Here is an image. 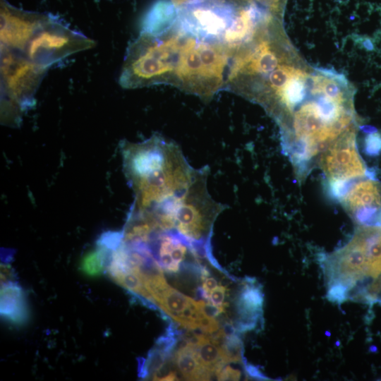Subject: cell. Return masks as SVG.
<instances>
[{"label":"cell","instance_id":"obj_18","mask_svg":"<svg viewBox=\"0 0 381 381\" xmlns=\"http://www.w3.org/2000/svg\"><path fill=\"white\" fill-rule=\"evenodd\" d=\"M365 150L370 156H377L381 152V133L377 131L370 132L365 141Z\"/></svg>","mask_w":381,"mask_h":381},{"label":"cell","instance_id":"obj_1","mask_svg":"<svg viewBox=\"0 0 381 381\" xmlns=\"http://www.w3.org/2000/svg\"><path fill=\"white\" fill-rule=\"evenodd\" d=\"M190 34L177 23L167 32H140L127 48L120 85L135 89L156 85L179 88L186 73Z\"/></svg>","mask_w":381,"mask_h":381},{"label":"cell","instance_id":"obj_4","mask_svg":"<svg viewBox=\"0 0 381 381\" xmlns=\"http://www.w3.org/2000/svg\"><path fill=\"white\" fill-rule=\"evenodd\" d=\"M318 166L329 193L337 200L353 181L373 175L358 153L354 131L336 141L321 156Z\"/></svg>","mask_w":381,"mask_h":381},{"label":"cell","instance_id":"obj_22","mask_svg":"<svg viewBox=\"0 0 381 381\" xmlns=\"http://www.w3.org/2000/svg\"><path fill=\"white\" fill-rule=\"evenodd\" d=\"M9 282H15L14 271L8 263L3 262L1 265V282L4 284Z\"/></svg>","mask_w":381,"mask_h":381},{"label":"cell","instance_id":"obj_23","mask_svg":"<svg viewBox=\"0 0 381 381\" xmlns=\"http://www.w3.org/2000/svg\"><path fill=\"white\" fill-rule=\"evenodd\" d=\"M206 0H171L175 7L179 9L185 6L201 3Z\"/></svg>","mask_w":381,"mask_h":381},{"label":"cell","instance_id":"obj_17","mask_svg":"<svg viewBox=\"0 0 381 381\" xmlns=\"http://www.w3.org/2000/svg\"><path fill=\"white\" fill-rule=\"evenodd\" d=\"M322 93L327 97L343 104L344 99L343 92L339 87L337 82L334 79L322 76L321 81Z\"/></svg>","mask_w":381,"mask_h":381},{"label":"cell","instance_id":"obj_13","mask_svg":"<svg viewBox=\"0 0 381 381\" xmlns=\"http://www.w3.org/2000/svg\"><path fill=\"white\" fill-rule=\"evenodd\" d=\"M303 80L299 78H291L276 94L290 112L305 98L306 89Z\"/></svg>","mask_w":381,"mask_h":381},{"label":"cell","instance_id":"obj_9","mask_svg":"<svg viewBox=\"0 0 381 381\" xmlns=\"http://www.w3.org/2000/svg\"><path fill=\"white\" fill-rule=\"evenodd\" d=\"M177 20L178 9L171 0H156L144 13L140 32L158 35L171 29Z\"/></svg>","mask_w":381,"mask_h":381},{"label":"cell","instance_id":"obj_21","mask_svg":"<svg viewBox=\"0 0 381 381\" xmlns=\"http://www.w3.org/2000/svg\"><path fill=\"white\" fill-rule=\"evenodd\" d=\"M241 371L231 366H226L217 376L219 380H238L241 378Z\"/></svg>","mask_w":381,"mask_h":381},{"label":"cell","instance_id":"obj_2","mask_svg":"<svg viewBox=\"0 0 381 381\" xmlns=\"http://www.w3.org/2000/svg\"><path fill=\"white\" fill-rule=\"evenodd\" d=\"M23 53L1 47V121L18 123L20 113L32 104L47 72Z\"/></svg>","mask_w":381,"mask_h":381},{"label":"cell","instance_id":"obj_11","mask_svg":"<svg viewBox=\"0 0 381 381\" xmlns=\"http://www.w3.org/2000/svg\"><path fill=\"white\" fill-rule=\"evenodd\" d=\"M196 355L200 364L217 377L227 363L220 345L209 339L195 346Z\"/></svg>","mask_w":381,"mask_h":381},{"label":"cell","instance_id":"obj_6","mask_svg":"<svg viewBox=\"0 0 381 381\" xmlns=\"http://www.w3.org/2000/svg\"><path fill=\"white\" fill-rule=\"evenodd\" d=\"M0 8L1 47L22 53L35 34L52 16V14L18 8L6 0H1Z\"/></svg>","mask_w":381,"mask_h":381},{"label":"cell","instance_id":"obj_24","mask_svg":"<svg viewBox=\"0 0 381 381\" xmlns=\"http://www.w3.org/2000/svg\"><path fill=\"white\" fill-rule=\"evenodd\" d=\"M244 365L247 373L249 374L251 377L255 378H265V377L258 370V368L250 364H248L244 361Z\"/></svg>","mask_w":381,"mask_h":381},{"label":"cell","instance_id":"obj_15","mask_svg":"<svg viewBox=\"0 0 381 381\" xmlns=\"http://www.w3.org/2000/svg\"><path fill=\"white\" fill-rule=\"evenodd\" d=\"M80 269L88 277H99L103 274L105 267L102 255L97 248L83 257Z\"/></svg>","mask_w":381,"mask_h":381},{"label":"cell","instance_id":"obj_7","mask_svg":"<svg viewBox=\"0 0 381 381\" xmlns=\"http://www.w3.org/2000/svg\"><path fill=\"white\" fill-rule=\"evenodd\" d=\"M337 200L356 223L375 226L381 215V183L373 175L356 180Z\"/></svg>","mask_w":381,"mask_h":381},{"label":"cell","instance_id":"obj_8","mask_svg":"<svg viewBox=\"0 0 381 381\" xmlns=\"http://www.w3.org/2000/svg\"><path fill=\"white\" fill-rule=\"evenodd\" d=\"M1 316L17 325L25 324L29 318L25 294L16 282L1 285Z\"/></svg>","mask_w":381,"mask_h":381},{"label":"cell","instance_id":"obj_12","mask_svg":"<svg viewBox=\"0 0 381 381\" xmlns=\"http://www.w3.org/2000/svg\"><path fill=\"white\" fill-rule=\"evenodd\" d=\"M193 301V298L169 286L155 298V304L176 321Z\"/></svg>","mask_w":381,"mask_h":381},{"label":"cell","instance_id":"obj_10","mask_svg":"<svg viewBox=\"0 0 381 381\" xmlns=\"http://www.w3.org/2000/svg\"><path fill=\"white\" fill-rule=\"evenodd\" d=\"M174 362L181 374L190 380H210L214 375L199 362L195 346L184 339L174 356Z\"/></svg>","mask_w":381,"mask_h":381},{"label":"cell","instance_id":"obj_20","mask_svg":"<svg viewBox=\"0 0 381 381\" xmlns=\"http://www.w3.org/2000/svg\"><path fill=\"white\" fill-rule=\"evenodd\" d=\"M236 6H243L250 3H257L267 8L270 11H275L278 8L279 0H226Z\"/></svg>","mask_w":381,"mask_h":381},{"label":"cell","instance_id":"obj_19","mask_svg":"<svg viewBox=\"0 0 381 381\" xmlns=\"http://www.w3.org/2000/svg\"><path fill=\"white\" fill-rule=\"evenodd\" d=\"M226 291L224 286H217L208 294L207 300L224 311V305H227V303H224Z\"/></svg>","mask_w":381,"mask_h":381},{"label":"cell","instance_id":"obj_3","mask_svg":"<svg viewBox=\"0 0 381 381\" xmlns=\"http://www.w3.org/2000/svg\"><path fill=\"white\" fill-rule=\"evenodd\" d=\"M95 45L93 40L71 29L52 15L30 40L23 54L35 64L48 69L60 60Z\"/></svg>","mask_w":381,"mask_h":381},{"label":"cell","instance_id":"obj_16","mask_svg":"<svg viewBox=\"0 0 381 381\" xmlns=\"http://www.w3.org/2000/svg\"><path fill=\"white\" fill-rule=\"evenodd\" d=\"M220 346L227 363L243 361V344L237 334L226 336Z\"/></svg>","mask_w":381,"mask_h":381},{"label":"cell","instance_id":"obj_5","mask_svg":"<svg viewBox=\"0 0 381 381\" xmlns=\"http://www.w3.org/2000/svg\"><path fill=\"white\" fill-rule=\"evenodd\" d=\"M238 6L226 0H206L178 9V23L186 32L208 42L223 44Z\"/></svg>","mask_w":381,"mask_h":381},{"label":"cell","instance_id":"obj_14","mask_svg":"<svg viewBox=\"0 0 381 381\" xmlns=\"http://www.w3.org/2000/svg\"><path fill=\"white\" fill-rule=\"evenodd\" d=\"M267 75H268L269 86L275 94L279 92L291 78L304 79L308 76L305 72L286 65H278L275 69Z\"/></svg>","mask_w":381,"mask_h":381}]
</instances>
